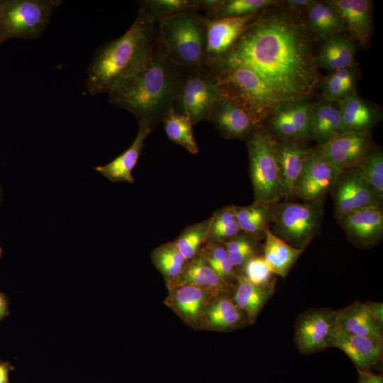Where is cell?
<instances>
[{
    "instance_id": "obj_1",
    "label": "cell",
    "mask_w": 383,
    "mask_h": 383,
    "mask_svg": "<svg viewBox=\"0 0 383 383\" xmlns=\"http://www.w3.org/2000/svg\"><path fill=\"white\" fill-rule=\"evenodd\" d=\"M233 67L248 69L258 78L272 109L309 98L319 82L306 32L284 15L257 16L226 55L204 67Z\"/></svg>"
},
{
    "instance_id": "obj_2",
    "label": "cell",
    "mask_w": 383,
    "mask_h": 383,
    "mask_svg": "<svg viewBox=\"0 0 383 383\" xmlns=\"http://www.w3.org/2000/svg\"><path fill=\"white\" fill-rule=\"evenodd\" d=\"M185 73L157 40L148 62L108 94L109 103L131 112L152 130L173 109Z\"/></svg>"
},
{
    "instance_id": "obj_3",
    "label": "cell",
    "mask_w": 383,
    "mask_h": 383,
    "mask_svg": "<svg viewBox=\"0 0 383 383\" xmlns=\"http://www.w3.org/2000/svg\"><path fill=\"white\" fill-rule=\"evenodd\" d=\"M157 43V24L140 8L126 32L94 53L87 69V91L91 95L109 94L148 62Z\"/></svg>"
},
{
    "instance_id": "obj_4",
    "label": "cell",
    "mask_w": 383,
    "mask_h": 383,
    "mask_svg": "<svg viewBox=\"0 0 383 383\" xmlns=\"http://www.w3.org/2000/svg\"><path fill=\"white\" fill-rule=\"evenodd\" d=\"M157 40L169 58L184 71L203 68L206 28L204 17L187 12L157 23Z\"/></svg>"
},
{
    "instance_id": "obj_5",
    "label": "cell",
    "mask_w": 383,
    "mask_h": 383,
    "mask_svg": "<svg viewBox=\"0 0 383 383\" xmlns=\"http://www.w3.org/2000/svg\"><path fill=\"white\" fill-rule=\"evenodd\" d=\"M324 199L298 203L284 200L271 207V232L289 245L304 250L318 234Z\"/></svg>"
},
{
    "instance_id": "obj_6",
    "label": "cell",
    "mask_w": 383,
    "mask_h": 383,
    "mask_svg": "<svg viewBox=\"0 0 383 383\" xmlns=\"http://www.w3.org/2000/svg\"><path fill=\"white\" fill-rule=\"evenodd\" d=\"M254 202L272 206L284 198L272 138L260 126L247 139Z\"/></svg>"
},
{
    "instance_id": "obj_7",
    "label": "cell",
    "mask_w": 383,
    "mask_h": 383,
    "mask_svg": "<svg viewBox=\"0 0 383 383\" xmlns=\"http://www.w3.org/2000/svg\"><path fill=\"white\" fill-rule=\"evenodd\" d=\"M60 0H0V30L5 40L38 38Z\"/></svg>"
},
{
    "instance_id": "obj_8",
    "label": "cell",
    "mask_w": 383,
    "mask_h": 383,
    "mask_svg": "<svg viewBox=\"0 0 383 383\" xmlns=\"http://www.w3.org/2000/svg\"><path fill=\"white\" fill-rule=\"evenodd\" d=\"M224 96L216 77L204 67L186 72L173 109L194 125L207 120L215 103Z\"/></svg>"
},
{
    "instance_id": "obj_9",
    "label": "cell",
    "mask_w": 383,
    "mask_h": 383,
    "mask_svg": "<svg viewBox=\"0 0 383 383\" xmlns=\"http://www.w3.org/2000/svg\"><path fill=\"white\" fill-rule=\"evenodd\" d=\"M309 99L281 104L272 109L265 128L272 138L299 143L310 139L313 104Z\"/></svg>"
},
{
    "instance_id": "obj_10",
    "label": "cell",
    "mask_w": 383,
    "mask_h": 383,
    "mask_svg": "<svg viewBox=\"0 0 383 383\" xmlns=\"http://www.w3.org/2000/svg\"><path fill=\"white\" fill-rule=\"evenodd\" d=\"M336 327V311L331 308H311L296 318L294 327L296 346L304 355L331 348Z\"/></svg>"
},
{
    "instance_id": "obj_11",
    "label": "cell",
    "mask_w": 383,
    "mask_h": 383,
    "mask_svg": "<svg viewBox=\"0 0 383 383\" xmlns=\"http://www.w3.org/2000/svg\"><path fill=\"white\" fill-rule=\"evenodd\" d=\"M331 193L335 218L361 209L382 205V199L358 168L342 171Z\"/></svg>"
},
{
    "instance_id": "obj_12",
    "label": "cell",
    "mask_w": 383,
    "mask_h": 383,
    "mask_svg": "<svg viewBox=\"0 0 383 383\" xmlns=\"http://www.w3.org/2000/svg\"><path fill=\"white\" fill-rule=\"evenodd\" d=\"M372 147L370 131H348L314 148L329 163L344 171L358 168Z\"/></svg>"
},
{
    "instance_id": "obj_13",
    "label": "cell",
    "mask_w": 383,
    "mask_h": 383,
    "mask_svg": "<svg viewBox=\"0 0 383 383\" xmlns=\"http://www.w3.org/2000/svg\"><path fill=\"white\" fill-rule=\"evenodd\" d=\"M341 172L326 160L315 148H310L296 184L294 198L304 202L323 200L331 192Z\"/></svg>"
},
{
    "instance_id": "obj_14",
    "label": "cell",
    "mask_w": 383,
    "mask_h": 383,
    "mask_svg": "<svg viewBox=\"0 0 383 383\" xmlns=\"http://www.w3.org/2000/svg\"><path fill=\"white\" fill-rule=\"evenodd\" d=\"M257 16L256 13L216 19H209L203 16L206 28V48L203 67L217 61L226 55Z\"/></svg>"
},
{
    "instance_id": "obj_15",
    "label": "cell",
    "mask_w": 383,
    "mask_h": 383,
    "mask_svg": "<svg viewBox=\"0 0 383 383\" xmlns=\"http://www.w3.org/2000/svg\"><path fill=\"white\" fill-rule=\"evenodd\" d=\"M382 205L354 211L337 218L348 239L356 247L370 248L383 237Z\"/></svg>"
},
{
    "instance_id": "obj_16",
    "label": "cell",
    "mask_w": 383,
    "mask_h": 383,
    "mask_svg": "<svg viewBox=\"0 0 383 383\" xmlns=\"http://www.w3.org/2000/svg\"><path fill=\"white\" fill-rule=\"evenodd\" d=\"M207 121L226 139L246 140L262 126L244 107L226 95L215 103Z\"/></svg>"
},
{
    "instance_id": "obj_17",
    "label": "cell",
    "mask_w": 383,
    "mask_h": 383,
    "mask_svg": "<svg viewBox=\"0 0 383 383\" xmlns=\"http://www.w3.org/2000/svg\"><path fill=\"white\" fill-rule=\"evenodd\" d=\"M331 344L343 351L361 370H371L382 358L383 339L351 334L338 326Z\"/></svg>"
},
{
    "instance_id": "obj_18",
    "label": "cell",
    "mask_w": 383,
    "mask_h": 383,
    "mask_svg": "<svg viewBox=\"0 0 383 383\" xmlns=\"http://www.w3.org/2000/svg\"><path fill=\"white\" fill-rule=\"evenodd\" d=\"M272 148L278 165L285 200L294 198L298 179L310 148L304 143L272 138Z\"/></svg>"
},
{
    "instance_id": "obj_19",
    "label": "cell",
    "mask_w": 383,
    "mask_h": 383,
    "mask_svg": "<svg viewBox=\"0 0 383 383\" xmlns=\"http://www.w3.org/2000/svg\"><path fill=\"white\" fill-rule=\"evenodd\" d=\"M138 125L137 135L131 146L107 164L96 167L95 171L113 182L134 183L132 171L141 155L145 140L152 131L144 122H138Z\"/></svg>"
},
{
    "instance_id": "obj_20",
    "label": "cell",
    "mask_w": 383,
    "mask_h": 383,
    "mask_svg": "<svg viewBox=\"0 0 383 383\" xmlns=\"http://www.w3.org/2000/svg\"><path fill=\"white\" fill-rule=\"evenodd\" d=\"M217 296L210 289L182 285L170 289L166 302L186 323L194 325L201 318L208 300Z\"/></svg>"
},
{
    "instance_id": "obj_21",
    "label": "cell",
    "mask_w": 383,
    "mask_h": 383,
    "mask_svg": "<svg viewBox=\"0 0 383 383\" xmlns=\"http://www.w3.org/2000/svg\"><path fill=\"white\" fill-rule=\"evenodd\" d=\"M349 31L361 45L370 41L372 33V3L369 0H331Z\"/></svg>"
},
{
    "instance_id": "obj_22",
    "label": "cell",
    "mask_w": 383,
    "mask_h": 383,
    "mask_svg": "<svg viewBox=\"0 0 383 383\" xmlns=\"http://www.w3.org/2000/svg\"><path fill=\"white\" fill-rule=\"evenodd\" d=\"M340 111L342 133L370 131L380 119L376 106L353 94L337 102Z\"/></svg>"
},
{
    "instance_id": "obj_23",
    "label": "cell",
    "mask_w": 383,
    "mask_h": 383,
    "mask_svg": "<svg viewBox=\"0 0 383 383\" xmlns=\"http://www.w3.org/2000/svg\"><path fill=\"white\" fill-rule=\"evenodd\" d=\"M199 252L187 263L179 276L168 283L173 288L182 285H192L210 289L217 295L228 290V282L222 279L206 262Z\"/></svg>"
},
{
    "instance_id": "obj_24",
    "label": "cell",
    "mask_w": 383,
    "mask_h": 383,
    "mask_svg": "<svg viewBox=\"0 0 383 383\" xmlns=\"http://www.w3.org/2000/svg\"><path fill=\"white\" fill-rule=\"evenodd\" d=\"M337 326L354 335L383 339V326L372 316L365 303L355 301L336 311Z\"/></svg>"
},
{
    "instance_id": "obj_25",
    "label": "cell",
    "mask_w": 383,
    "mask_h": 383,
    "mask_svg": "<svg viewBox=\"0 0 383 383\" xmlns=\"http://www.w3.org/2000/svg\"><path fill=\"white\" fill-rule=\"evenodd\" d=\"M355 45L342 35H334L326 40L315 56L317 66L330 72L353 67Z\"/></svg>"
},
{
    "instance_id": "obj_26",
    "label": "cell",
    "mask_w": 383,
    "mask_h": 383,
    "mask_svg": "<svg viewBox=\"0 0 383 383\" xmlns=\"http://www.w3.org/2000/svg\"><path fill=\"white\" fill-rule=\"evenodd\" d=\"M236 279L238 286L232 300L248 318L253 321L273 295L275 281L267 285L259 286L249 282L243 274H238Z\"/></svg>"
},
{
    "instance_id": "obj_27",
    "label": "cell",
    "mask_w": 383,
    "mask_h": 383,
    "mask_svg": "<svg viewBox=\"0 0 383 383\" xmlns=\"http://www.w3.org/2000/svg\"><path fill=\"white\" fill-rule=\"evenodd\" d=\"M304 250L296 248L267 230L263 245V257L274 274L286 277Z\"/></svg>"
},
{
    "instance_id": "obj_28",
    "label": "cell",
    "mask_w": 383,
    "mask_h": 383,
    "mask_svg": "<svg viewBox=\"0 0 383 383\" xmlns=\"http://www.w3.org/2000/svg\"><path fill=\"white\" fill-rule=\"evenodd\" d=\"M306 9L308 26L318 39L326 40L347 31L340 15L328 1H313Z\"/></svg>"
},
{
    "instance_id": "obj_29",
    "label": "cell",
    "mask_w": 383,
    "mask_h": 383,
    "mask_svg": "<svg viewBox=\"0 0 383 383\" xmlns=\"http://www.w3.org/2000/svg\"><path fill=\"white\" fill-rule=\"evenodd\" d=\"M334 103L323 99L313 105L310 138L318 144L342 133L340 111Z\"/></svg>"
},
{
    "instance_id": "obj_30",
    "label": "cell",
    "mask_w": 383,
    "mask_h": 383,
    "mask_svg": "<svg viewBox=\"0 0 383 383\" xmlns=\"http://www.w3.org/2000/svg\"><path fill=\"white\" fill-rule=\"evenodd\" d=\"M245 313L226 296H219L206 306L201 318L206 326L213 330L229 331L242 326Z\"/></svg>"
},
{
    "instance_id": "obj_31",
    "label": "cell",
    "mask_w": 383,
    "mask_h": 383,
    "mask_svg": "<svg viewBox=\"0 0 383 383\" xmlns=\"http://www.w3.org/2000/svg\"><path fill=\"white\" fill-rule=\"evenodd\" d=\"M271 207L256 202L248 206L234 205L240 231L257 240L265 238L271 223Z\"/></svg>"
},
{
    "instance_id": "obj_32",
    "label": "cell",
    "mask_w": 383,
    "mask_h": 383,
    "mask_svg": "<svg viewBox=\"0 0 383 383\" xmlns=\"http://www.w3.org/2000/svg\"><path fill=\"white\" fill-rule=\"evenodd\" d=\"M356 79L354 67L331 72L321 84L323 99L338 102L355 94Z\"/></svg>"
},
{
    "instance_id": "obj_33",
    "label": "cell",
    "mask_w": 383,
    "mask_h": 383,
    "mask_svg": "<svg viewBox=\"0 0 383 383\" xmlns=\"http://www.w3.org/2000/svg\"><path fill=\"white\" fill-rule=\"evenodd\" d=\"M164 130L168 139L183 147L192 154L199 152L193 123L185 116L179 114L172 109L163 118Z\"/></svg>"
},
{
    "instance_id": "obj_34",
    "label": "cell",
    "mask_w": 383,
    "mask_h": 383,
    "mask_svg": "<svg viewBox=\"0 0 383 383\" xmlns=\"http://www.w3.org/2000/svg\"><path fill=\"white\" fill-rule=\"evenodd\" d=\"M234 205L226 206L215 211L211 217L208 243H225L240 233Z\"/></svg>"
},
{
    "instance_id": "obj_35",
    "label": "cell",
    "mask_w": 383,
    "mask_h": 383,
    "mask_svg": "<svg viewBox=\"0 0 383 383\" xmlns=\"http://www.w3.org/2000/svg\"><path fill=\"white\" fill-rule=\"evenodd\" d=\"M152 260L168 283L179 276L187 263L174 242L164 243L155 248L152 252Z\"/></svg>"
},
{
    "instance_id": "obj_36",
    "label": "cell",
    "mask_w": 383,
    "mask_h": 383,
    "mask_svg": "<svg viewBox=\"0 0 383 383\" xmlns=\"http://www.w3.org/2000/svg\"><path fill=\"white\" fill-rule=\"evenodd\" d=\"M211 224V217L186 227L174 242L186 261L192 259L201 245L206 243Z\"/></svg>"
},
{
    "instance_id": "obj_37",
    "label": "cell",
    "mask_w": 383,
    "mask_h": 383,
    "mask_svg": "<svg viewBox=\"0 0 383 383\" xmlns=\"http://www.w3.org/2000/svg\"><path fill=\"white\" fill-rule=\"evenodd\" d=\"M140 8L157 23L187 12H197L198 0H143L138 1Z\"/></svg>"
},
{
    "instance_id": "obj_38",
    "label": "cell",
    "mask_w": 383,
    "mask_h": 383,
    "mask_svg": "<svg viewBox=\"0 0 383 383\" xmlns=\"http://www.w3.org/2000/svg\"><path fill=\"white\" fill-rule=\"evenodd\" d=\"M274 0H222L221 4L204 17L216 19L256 14L262 9L277 4Z\"/></svg>"
},
{
    "instance_id": "obj_39",
    "label": "cell",
    "mask_w": 383,
    "mask_h": 383,
    "mask_svg": "<svg viewBox=\"0 0 383 383\" xmlns=\"http://www.w3.org/2000/svg\"><path fill=\"white\" fill-rule=\"evenodd\" d=\"M257 241L240 232L234 238L223 243L228 260L235 268L243 267L249 259L257 255Z\"/></svg>"
},
{
    "instance_id": "obj_40",
    "label": "cell",
    "mask_w": 383,
    "mask_h": 383,
    "mask_svg": "<svg viewBox=\"0 0 383 383\" xmlns=\"http://www.w3.org/2000/svg\"><path fill=\"white\" fill-rule=\"evenodd\" d=\"M358 170L383 199V152L382 150L373 146Z\"/></svg>"
},
{
    "instance_id": "obj_41",
    "label": "cell",
    "mask_w": 383,
    "mask_h": 383,
    "mask_svg": "<svg viewBox=\"0 0 383 383\" xmlns=\"http://www.w3.org/2000/svg\"><path fill=\"white\" fill-rule=\"evenodd\" d=\"M243 267V275L254 284L264 286L275 281L274 273L262 255L251 257Z\"/></svg>"
},
{
    "instance_id": "obj_42",
    "label": "cell",
    "mask_w": 383,
    "mask_h": 383,
    "mask_svg": "<svg viewBox=\"0 0 383 383\" xmlns=\"http://www.w3.org/2000/svg\"><path fill=\"white\" fill-rule=\"evenodd\" d=\"M358 373L357 383H383L382 374H377L371 370L357 369Z\"/></svg>"
},
{
    "instance_id": "obj_43",
    "label": "cell",
    "mask_w": 383,
    "mask_h": 383,
    "mask_svg": "<svg viewBox=\"0 0 383 383\" xmlns=\"http://www.w3.org/2000/svg\"><path fill=\"white\" fill-rule=\"evenodd\" d=\"M366 305L373 318L383 326V304L381 302L367 301Z\"/></svg>"
},
{
    "instance_id": "obj_44",
    "label": "cell",
    "mask_w": 383,
    "mask_h": 383,
    "mask_svg": "<svg viewBox=\"0 0 383 383\" xmlns=\"http://www.w3.org/2000/svg\"><path fill=\"white\" fill-rule=\"evenodd\" d=\"M13 370V366L9 362L0 360V383H10L9 372Z\"/></svg>"
},
{
    "instance_id": "obj_45",
    "label": "cell",
    "mask_w": 383,
    "mask_h": 383,
    "mask_svg": "<svg viewBox=\"0 0 383 383\" xmlns=\"http://www.w3.org/2000/svg\"><path fill=\"white\" fill-rule=\"evenodd\" d=\"M9 300L8 296L0 291V321L9 316Z\"/></svg>"
},
{
    "instance_id": "obj_46",
    "label": "cell",
    "mask_w": 383,
    "mask_h": 383,
    "mask_svg": "<svg viewBox=\"0 0 383 383\" xmlns=\"http://www.w3.org/2000/svg\"><path fill=\"white\" fill-rule=\"evenodd\" d=\"M313 0H288L287 4L289 6L298 9V8H308L312 3Z\"/></svg>"
},
{
    "instance_id": "obj_47",
    "label": "cell",
    "mask_w": 383,
    "mask_h": 383,
    "mask_svg": "<svg viewBox=\"0 0 383 383\" xmlns=\"http://www.w3.org/2000/svg\"><path fill=\"white\" fill-rule=\"evenodd\" d=\"M3 200H4V190H3V187L0 182V204L2 203Z\"/></svg>"
},
{
    "instance_id": "obj_48",
    "label": "cell",
    "mask_w": 383,
    "mask_h": 383,
    "mask_svg": "<svg viewBox=\"0 0 383 383\" xmlns=\"http://www.w3.org/2000/svg\"><path fill=\"white\" fill-rule=\"evenodd\" d=\"M5 42H6V41H5V40H4V38L3 35H2V34H1V30H0V45H1V44H3L4 43H5Z\"/></svg>"
},
{
    "instance_id": "obj_49",
    "label": "cell",
    "mask_w": 383,
    "mask_h": 383,
    "mask_svg": "<svg viewBox=\"0 0 383 383\" xmlns=\"http://www.w3.org/2000/svg\"><path fill=\"white\" fill-rule=\"evenodd\" d=\"M1 255H2V248H1V247L0 245V259L1 257Z\"/></svg>"
}]
</instances>
